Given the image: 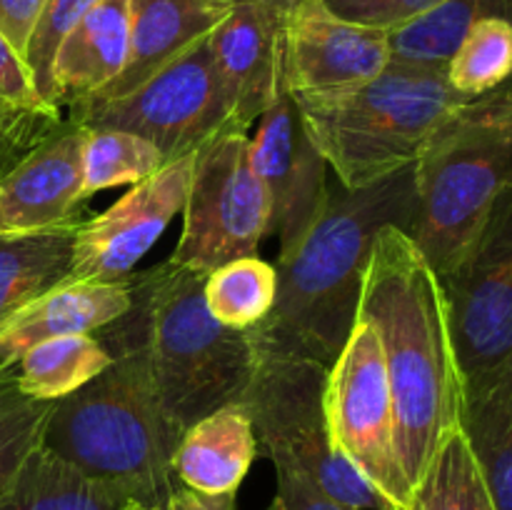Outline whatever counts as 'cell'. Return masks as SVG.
Here are the masks:
<instances>
[{"label": "cell", "instance_id": "cell-32", "mask_svg": "<svg viewBox=\"0 0 512 510\" xmlns=\"http://www.w3.org/2000/svg\"><path fill=\"white\" fill-rule=\"evenodd\" d=\"M445 0H323L325 8L350 23L378 30H393Z\"/></svg>", "mask_w": 512, "mask_h": 510}, {"label": "cell", "instance_id": "cell-17", "mask_svg": "<svg viewBox=\"0 0 512 510\" xmlns=\"http://www.w3.org/2000/svg\"><path fill=\"white\" fill-rule=\"evenodd\" d=\"M230 10L233 5L220 0H130V50L123 73L88 103L133 93L198 40L208 38Z\"/></svg>", "mask_w": 512, "mask_h": 510}, {"label": "cell", "instance_id": "cell-6", "mask_svg": "<svg viewBox=\"0 0 512 510\" xmlns=\"http://www.w3.org/2000/svg\"><path fill=\"white\" fill-rule=\"evenodd\" d=\"M293 98L315 148L350 190L415 165L445 115L470 100L448 83L445 70L400 63L355 88Z\"/></svg>", "mask_w": 512, "mask_h": 510}, {"label": "cell", "instance_id": "cell-20", "mask_svg": "<svg viewBox=\"0 0 512 510\" xmlns=\"http://www.w3.org/2000/svg\"><path fill=\"white\" fill-rule=\"evenodd\" d=\"M258 448L248 408L228 403L185 430L173 453L175 480L203 495L238 493Z\"/></svg>", "mask_w": 512, "mask_h": 510}, {"label": "cell", "instance_id": "cell-2", "mask_svg": "<svg viewBox=\"0 0 512 510\" xmlns=\"http://www.w3.org/2000/svg\"><path fill=\"white\" fill-rule=\"evenodd\" d=\"M415 213V165L350 190L328 188L323 213L303 243L280 258L278 303L250 333L300 350L330 368L355 318L373 243L385 225L410 230Z\"/></svg>", "mask_w": 512, "mask_h": 510}, {"label": "cell", "instance_id": "cell-35", "mask_svg": "<svg viewBox=\"0 0 512 510\" xmlns=\"http://www.w3.org/2000/svg\"><path fill=\"white\" fill-rule=\"evenodd\" d=\"M38 143L40 140L0 105V178Z\"/></svg>", "mask_w": 512, "mask_h": 510}, {"label": "cell", "instance_id": "cell-4", "mask_svg": "<svg viewBox=\"0 0 512 510\" xmlns=\"http://www.w3.org/2000/svg\"><path fill=\"white\" fill-rule=\"evenodd\" d=\"M128 283L133 303L118 320L143 343L160 408L183 438L200 418L243 398L253 375V338L210 315L203 273L165 260Z\"/></svg>", "mask_w": 512, "mask_h": 510}, {"label": "cell", "instance_id": "cell-26", "mask_svg": "<svg viewBox=\"0 0 512 510\" xmlns=\"http://www.w3.org/2000/svg\"><path fill=\"white\" fill-rule=\"evenodd\" d=\"M278 268L258 255H243L205 275V305L218 323L253 330L278 303Z\"/></svg>", "mask_w": 512, "mask_h": 510}, {"label": "cell", "instance_id": "cell-40", "mask_svg": "<svg viewBox=\"0 0 512 510\" xmlns=\"http://www.w3.org/2000/svg\"><path fill=\"white\" fill-rule=\"evenodd\" d=\"M220 3H228V5H240V3H253V0H220Z\"/></svg>", "mask_w": 512, "mask_h": 510}, {"label": "cell", "instance_id": "cell-31", "mask_svg": "<svg viewBox=\"0 0 512 510\" xmlns=\"http://www.w3.org/2000/svg\"><path fill=\"white\" fill-rule=\"evenodd\" d=\"M95 0H48L35 23L25 48V63L33 75L35 90L45 103H53V65L70 30L80 23ZM60 110V108H58Z\"/></svg>", "mask_w": 512, "mask_h": 510}, {"label": "cell", "instance_id": "cell-30", "mask_svg": "<svg viewBox=\"0 0 512 510\" xmlns=\"http://www.w3.org/2000/svg\"><path fill=\"white\" fill-rule=\"evenodd\" d=\"M0 105L38 140L63 125L60 110L38 95L28 63L0 30Z\"/></svg>", "mask_w": 512, "mask_h": 510}, {"label": "cell", "instance_id": "cell-33", "mask_svg": "<svg viewBox=\"0 0 512 510\" xmlns=\"http://www.w3.org/2000/svg\"><path fill=\"white\" fill-rule=\"evenodd\" d=\"M275 478H278L275 498L283 503V510H355L330 498L315 480L290 465H275Z\"/></svg>", "mask_w": 512, "mask_h": 510}, {"label": "cell", "instance_id": "cell-28", "mask_svg": "<svg viewBox=\"0 0 512 510\" xmlns=\"http://www.w3.org/2000/svg\"><path fill=\"white\" fill-rule=\"evenodd\" d=\"M163 165V153L140 135L115 128H85V200L105 188L140 183Z\"/></svg>", "mask_w": 512, "mask_h": 510}, {"label": "cell", "instance_id": "cell-3", "mask_svg": "<svg viewBox=\"0 0 512 510\" xmlns=\"http://www.w3.org/2000/svg\"><path fill=\"white\" fill-rule=\"evenodd\" d=\"M93 335L113 363L55 400L40 445L130 500L163 510L178 488L173 453L180 435L160 408L143 343L120 320Z\"/></svg>", "mask_w": 512, "mask_h": 510}, {"label": "cell", "instance_id": "cell-12", "mask_svg": "<svg viewBox=\"0 0 512 510\" xmlns=\"http://www.w3.org/2000/svg\"><path fill=\"white\" fill-rule=\"evenodd\" d=\"M250 160L270 200V233L280 240V258L293 253L328 200L325 158L315 148L293 93L280 80L273 105L260 115Z\"/></svg>", "mask_w": 512, "mask_h": 510}, {"label": "cell", "instance_id": "cell-27", "mask_svg": "<svg viewBox=\"0 0 512 510\" xmlns=\"http://www.w3.org/2000/svg\"><path fill=\"white\" fill-rule=\"evenodd\" d=\"M403 510H498L460 430L440 445Z\"/></svg>", "mask_w": 512, "mask_h": 510}, {"label": "cell", "instance_id": "cell-15", "mask_svg": "<svg viewBox=\"0 0 512 510\" xmlns=\"http://www.w3.org/2000/svg\"><path fill=\"white\" fill-rule=\"evenodd\" d=\"M85 128L63 120L0 178V235L58 228L80 218Z\"/></svg>", "mask_w": 512, "mask_h": 510}, {"label": "cell", "instance_id": "cell-8", "mask_svg": "<svg viewBox=\"0 0 512 510\" xmlns=\"http://www.w3.org/2000/svg\"><path fill=\"white\" fill-rule=\"evenodd\" d=\"M268 233L270 200L250 160L248 130L230 123L195 150L183 233L168 260L208 275L258 253Z\"/></svg>", "mask_w": 512, "mask_h": 510}, {"label": "cell", "instance_id": "cell-19", "mask_svg": "<svg viewBox=\"0 0 512 510\" xmlns=\"http://www.w3.org/2000/svg\"><path fill=\"white\" fill-rule=\"evenodd\" d=\"M130 50V0H95L70 30L53 65V103L73 110L108 88Z\"/></svg>", "mask_w": 512, "mask_h": 510}, {"label": "cell", "instance_id": "cell-18", "mask_svg": "<svg viewBox=\"0 0 512 510\" xmlns=\"http://www.w3.org/2000/svg\"><path fill=\"white\" fill-rule=\"evenodd\" d=\"M133 303L130 283H98V280H63L48 293L25 305L0 330V370H10L25 350L50 338L88 335L105 328Z\"/></svg>", "mask_w": 512, "mask_h": 510}, {"label": "cell", "instance_id": "cell-34", "mask_svg": "<svg viewBox=\"0 0 512 510\" xmlns=\"http://www.w3.org/2000/svg\"><path fill=\"white\" fill-rule=\"evenodd\" d=\"M48 0H0V30L15 45L20 55H25L28 38L38 23Z\"/></svg>", "mask_w": 512, "mask_h": 510}, {"label": "cell", "instance_id": "cell-37", "mask_svg": "<svg viewBox=\"0 0 512 510\" xmlns=\"http://www.w3.org/2000/svg\"><path fill=\"white\" fill-rule=\"evenodd\" d=\"M120 510H158V508H150V505L138 503V500H128V503H125Z\"/></svg>", "mask_w": 512, "mask_h": 510}, {"label": "cell", "instance_id": "cell-29", "mask_svg": "<svg viewBox=\"0 0 512 510\" xmlns=\"http://www.w3.org/2000/svg\"><path fill=\"white\" fill-rule=\"evenodd\" d=\"M55 400L25 398L15 390L13 378L0 390V498L18 478L20 468L43 443V430Z\"/></svg>", "mask_w": 512, "mask_h": 510}, {"label": "cell", "instance_id": "cell-10", "mask_svg": "<svg viewBox=\"0 0 512 510\" xmlns=\"http://www.w3.org/2000/svg\"><path fill=\"white\" fill-rule=\"evenodd\" d=\"M325 415L338 453L393 510H403L413 485L398 450L393 395L373 325L355 318L343 350L328 368Z\"/></svg>", "mask_w": 512, "mask_h": 510}, {"label": "cell", "instance_id": "cell-21", "mask_svg": "<svg viewBox=\"0 0 512 510\" xmlns=\"http://www.w3.org/2000/svg\"><path fill=\"white\" fill-rule=\"evenodd\" d=\"M460 433L498 510H512V358L463 385Z\"/></svg>", "mask_w": 512, "mask_h": 510}, {"label": "cell", "instance_id": "cell-11", "mask_svg": "<svg viewBox=\"0 0 512 510\" xmlns=\"http://www.w3.org/2000/svg\"><path fill=\"white\" fill-rule=\"evenodd\" d=\"M440 285L463 385L473 383L512 358V188Z\"/></svg>", "mask_w": 512, "mask_h": 510}, {"label": "cell", "instance_id": "cell-7", "mask_svg": "<svg viewBox=\"0 0 512 510\" xmlns=\"http://www.w3.org/2000/svg\"><path fill=\"white\" fill-rule=\"evenodd\" d=\"M255 363L240 403L273 465L308 475L330 498L355 510H393L338 453L325 415L328 365L250 333Z\"/></svg>", "mask_w": 512, "mask_h": 510}, {"label": "cell", "instance_id": "cell-36", "mask_svg": "<svg viewBox=\"0 0 512 510\" xmlns=\"http://www.w3.org/2000/svg\"><path fill=\"white\" fill-rule=\"evenodd\" d=\"M235 498H238V493L203 495L178 485L163 510H235Z\"/></svg>", "mask_w": 512, "mask_h": 510}, {"label": "cell", "instance_id": "cell-38", "mask_svg": "<svg viewBox=\"0 0 512 510\" xmlns=\"http://www.w3.org/2000/svg\"><path fill=\"white\" fill-rule=\"evenodd\" d=\"M10 378V370H0V390H3V385H5V380Z\"/></svg>", "mask_w": 512, "mask_h": 510}, {"label": "cell", "instance_id": "cell-16", "mask_svg": "<svg viewBox=\"0 0 512 510\" xmlns=\"http://www.w3.org/2000/svg\"><path fill=\"white\" fill-rule=\"evenodd\" d=\"M288 0H253L233 5L208 35L233 118L248 130L273 105L283 80V15Z\"/></svg>", "mask_w": 512, "mask_h": 510}, {"label": "cell", "instance_id": "cell-25", "mask_svg": "<svg viewBox=\"0 0 512 510\" xmlns=\"http://www.w3.org/2000/svg\"><path fill=\"white\" fill-rule=\"evenodd\" d=\"M113 355L93 333L50 338L25 350L10 368L15 390L33 400H60L103 373Z\"/></svg>", "mask_w": 512, "mask_h": 510}, {"label": "cell", "instance_id": "cell-14", "mask_svg": "<svg viewBox=\"0 0 512 510\" xmlns=\"http://www.w3.org/2000/svg\"><path fill=\"white\" fill-rule=\"evenodd\" d=\"M388 65V30L338 18L323 0L285 3L283 78L293 95H328L355 88Z\"/></svg>", "mask_w": 512, "mask_h": 510}, {"label": "cell", "instance_id": "cell-23", "mask_svg": "<svg viewBox=\"0 0 512 510\" xmlns=\"http://www.w3.org/2000/svg\"><path fill=\"white\" fill-rule=\"evenodd\" d=\"M128 500L120 488L80 473L38 445L0 498V510H120Z\"/></svg>", "mask_w": 512, "mask_h": 510}, {"label": "cell", "instance_id": "cell-9", "mask_svg": "<svg viewBox=\"0 0 512 510\" xmlns=\"http://www.w3.org/2000/svg\"><path fill=\"white\" fill-rule=\"evenodd\" d=\"M68 120L85 128H115L140 135L163 153L165 165L193 155L225 125L235 123L233 103L208 38L198 40L133 93L80 105L70 110Z\"/></svg>", "mask_w": 512, "mask_h": 510}, {"label": "cell", "instance_id": "cell-13", "mask_svg": "<svg viewBox=\"0 0 512 510\" xmlns=\"http://www.w3.org/2000/svg\"><path fill=\"white\" fill-rule=\"evenodd\" d=\"M193 155L163 165L135 183L118 203L78 225L73 263L65 280L123 283L165 233L188 195Z\"/></svg>", "mask_w": 512, "mask_h": 510}, {"label": "cell", "instance_id": "cell-24", "mask_svg": "<svg viewBox=\"0 0 512 510\" xmlns=\"http://www.w3.org/2000/svg\"><path fill=\"white\" fill-rule=\"evenodd\" d=\"M483 15H512V0H445L388 30L390 63L445 70L470 25Z\"/></svg>", "mask_w": 512, "mask_h": 510}, {"label": "cell", "instance_id": "cell-39", "mask_svg": "<svg viewBox=\"0 0 512 510\" xmlns=\"http://www.w3.org/2000/svg\"><path fill=\"white\" fill-rule=\"evenodd\" d=\"M268 510H283V503H280L278 498H273V503L268 505Z\"/></svg>", "mask_w": 512, "mask_h": 510}, {"label": "cell", "instance_id": "cell-22", "mask_svg": "<svg viewBox=\"0 0 512 510\" xmlns=\"http://www.w3.org/2000/svg\"><path fill=\"white\" fill-rule=\"evenodd\" d=\"M80 223L83 218L38 233L0 235V330L68 278Z\"/></svg>", "mask_w": 512, "mask_h": 510}, {"label": "cell", "instance_id": "cell-5", "mask_svg": "<svg viewBox=\"0 0 512 510\" xmlns=\"http://www.w3.org/2000/svg\"><path fill=\"white\" fill-rule=\"evenodd\" d=\"M512 188V93L460 103L415 160V213L408 235L440 280L453 273Z\"/></svg>", "mask_w": 512, "mask_h": 510}, {"label": "cell", "instance_id": "cell-1", "mask_svg": "<svg viewBox=\"0 0 512 510\" xmlns=\"http://www.w3.org/2000/svg\"><path fill=\"white\" fill-rule=\"evenodd\" d=\"M358 318L378 333L400 460L415 488L440 445L460 430L463 375L440 278L398 225H385L375 238Z\"/></svg>", "mask_w": 512, "mask_h": 510}]
</instances>
